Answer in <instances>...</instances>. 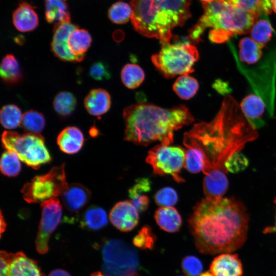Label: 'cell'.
Here are the masks:
<instances>
[{
    "label": "cell",
    "instance_id": "1",
    "mask_svg": "<svg viewBox=\"0 0 276 276\" xmlns=\"http://www.w3.org/2000/svg\"><path fill=\"white\" fill-rule=\"evenodd\" d=\"M257 136L256 128L244 116L240 105L227 96L212 121L196 124L184 134L183 144L202 153L205 159L202 172L206 175L213 170L226 172V160Z\"/></svg>",
    "mask_w": 276,
    "mask_h": 276
},
{
    "label": "cell",
    "instance_id": "2",
    "mask_svg": "<svg viewBox=\"0 0 276 276\" xmlns=\"http://www.w3.org/2000/svg\"><path fill=\"white\" fill-rule=\"evenodd\" d=\"M248 221L244 205L233 197L202 200L188 220L196 248L205 255L232 252L241 247L247 238Z\"/></svg>",
    "mask_w": 276,
    "mask_h": 276
},
{
    "label": "cell",
    "instance_id": "3",
    "mask_svg": "<svg viewBox=\"0 0 276 276\" xmlns=\"http://www.w3.org/2000/svg\"><path fill=\"white\" fill-rule=\"evenodd\" d=\"M123 116L125 140L141 145L157 141L170 145L174 132L194 120L185 105L165 108L150 103H138L126 107Z\"/></svg>",
    "mask_w": 276,
    "mask_h": 276
},
{
    "label": "cell",
    "instance_id": "4",
    "mask_svg": "<svg viewBox=\"0 0 276 276\" xmlns=\"http://www.w3.org/2000/svg\"><path fill=\"white\" fill-rule=\"evenodd\" d=\"M192 0H131V20L141 35L169 42L172 31L191 17Z\"/></svg>",
    "mask_w": 276,
    "mask_h": 276
},
{
    "label": "cell",
    "instance_id": "5",
    "mask_svg": "<svg viewBox=\"0 0 276 276\" xmlns=\"http://www.w3.org/2000/svg\"><path fill=\"white\" fill-rule=\"evenodd\" d=\"M204 13L189 31L188 39L192 43L200 41L208 28L210 40L222 43L232 37L248 33L259 15L235 7L223 0L202 3Z\"/></svg>",
    "mask_w": 276,
    "mask_h": 276
},
{
    "label": "cell",
    "instance_id": "6",
    "mask_svg": "<svg viewBox=\"0 0 276 276\" xmlns=\"http://www.w3.org/2000/svg\"><path fill=\"white\" fill-rule=\"evenodd\" d=\"M188 41L162 42L159 51L151 57L153 64L166 78L189 75L194 71L199 54L195 46Z\"/></svg>",
    "mask_w": 276,
    "mask_h": 276
},
{
    "label": "cell",
    "instance_id": "7",
    "mask_svg": "<svg viewBox=\"0 0 276 276\" xmlns=\"http://www.w3.org/2000/svg\"><path fill=\"white\" fill-rule=\"evenodd\" d=\"M2 142L4 148L15 152L20 160L34 169L51 161L44 139L40 133L20 135L15 131H5Z\"/></svg>",
    "mask_w": 276,
    "mask_h": 276
},
{
    "label": "cell",
    "instance_id": "8",
    "mask_svg": "<svg viewBox=\"0 0 276 276\" xmlns=\"http://www.w3.org/2000/svg\"><path fill=\"white\" fill-rule=\"evenodd\" d=\"M102 270L107 276H137L140 264L136 250L117 239L105 240L102 246Z\"/></svg>",
    "mask_w": 276,
    "mask_h": 276
},
{
    "label": "cell",
    "instance_id": "9",
    "mask_svg": "<svg viewBox=\"0 0 276 276\" xmlns=\"http://www.w3.org/2000/svg\"><path fill=\"white\" fill-rule=\"evenodd\" d=\"M68 187L62 164L52 168L44 175L34 177L25 184L21 192L28 203H42L61 196Z\"/></svg>",
    "mask_w": 276,
    "mask_h": 276
},
{
    "label": "cell",
    "instance_id": "10",
    "mask_svg": "<svg viewBox=\"0 0 276 276\" xmlns=\"http://www.w3.org/2000/svg\"><path fill=\"white\" fill-rule=\"evenodd\" d=\"M185 154L186 151L181 147L160 144L149 151L146 162L156 174L170 175L181 182L184 181L180 171L185 165Z\"/></svg>",
    "mask_w": 276,
    "mask_h": 276
},
{
    "label": "cell",
    "instance_id": "11",
    "mask_svg": "<svg viewBox=\"0 0 276 276\" xmlns=\"http://www.w3.org/2000/svg\"><path fill=\"white\" fill-rule=\"evenodd\" d=\"M41 216L35 241L36 248L40 254L49 250L48 243L62 217V205L59 199L53 198L41 203Z\"/></svg>",
    "mask_w": 276,
    "mask_h": 276
},
{
    "label": "cell",
    "instance_id": "12",
    "mask_svg": "<svg viewBox=\"0 0 276 276\" xmlns=\"http://www.w3.org/2000/svg\"><path fill=\"white\" fill-rule=\"evenodd\" d=\"M138 211L128 200L116 203L109 213V219L117 229L122 232H129L138 224Z\"/></svg>",
    "mask_w": 276,
    "mask_h": 276
},
{
    "label": "cell",
    "instance_id": "13",
    "mask_svg": "<svg viewBox=\"0 0 276 276\" xmlns=\"http://www.w3.org/2000/svg\"><path fill=\"white\" fill-rule=\"evenodd\" d=\"M78 28V26L71 22L55 24L51 49L54 55L59 59L64 61L77 62L69 51L67 40L70 33Z\"/></svg>",
    "mask_w": 276,
    "mask_h": 276
},
{
    "label": "cell",
    "instance_id": "14",
    "mask_svg": "<svg viewBox=\"0 0 276 276\" xmlns=\"http://www.w3.org/2000/svg\"><path fill=\"white\" fill-rule=\"evenodd\" d=\"M213 276H242L243 267L237 254L222 253L216 257L210 265Z\"/></svg>",
    "mask_w": 276,
    "mask_h": 276
},
{
    "label": "cell",
    "instance_id": "15",
    "mask_svg": "<svg viewBox=\"0 0 276 276\" xmlns=\"http://www.w3.org/2000/svg\"><path fill=\"white\" fill-rule=\"evenodd\" d=\"M61 196L65 209L71 213H77L89 201L91 192L82 185L74 183L68 186Z\"/></svg>",
    "mask_w": 276,
    "mask_h": 276
},
{
    "label": "cell",
    "instance_id": "16",
    "mask_svg": "<svg viewBox=\"0 0 276 276\" xmlns=\"http://www.w3.org/2000/svg\"><path fill=\"white\" fill-rule=\"evenodd\" d=\"M228 187V181L225 172L213 170L205 175L203 188L205 198L216 200L222 198Z\"/></svg>",
    "mask_w": 276,
    "mask_h": 276
},
{
    "label": "cell",
    "instance_id": "17",
    "mask_svg": "<svg viewBox=\"0 0 276 276\" xmlns=\"http://www.w3.org/2000/svg\"><path fill=\"white\" fill-rule=\"evenodd\" d=\"M9 273V276H43L37 263L22 251L11 254Z\"/></svg>",
    "mask_w": 276,
    "mask_h": 276
},
{
    "label": "cell",
    "instance_id": "18",
    "mask_svg": "<svg viewBox=\"0 0 276 276\" xmlns=\"http://www.w3.org/2000/svg\"><path fill=\"white\" fill-rule=\"evenodd\" d=\"M12 21L15 28L21 32L34 30L39 23L38 15L33 7L26 2L20 3L14 10Z\"/></svg>",
    "mask_w": 276,
    "mask_h": 276
},
{
    "label": "cell",
    "instance_id": "19",
    "mask_svg": "<svg viewBox=\"0 0 276 276\" xmlns=\"http://www.w3.org/2000/svg\"><path fill=\"white\" fill-rule=\"evenodd\" d=\"M240 106L244 116L256 128L263 125L261 118L264 112L266 102L261 96L250 94L243 99Z\"/></svg>",
    "mask_w": 276,
    "mask_h": 276
},
{
    "label": "cell",
    "instance_id": "20",
    "mask_svg": "<svg viewBox=\"0 0 276 276\" xmlns=\"http://www.w3.org/2000/svg\"><path fill=\"white\" fill-rule=\"evenodd\" d=\"M84 136L82 131L74 126L67 127L58 134L57 143L60 149L67 154H75L82 148Z\"/></svg>",
    "mask_w": 276,
    "mask_h": 276
},
{
    "label": "cell",
    "instance_id": "21",
    "mask_svg": "<svg viewBox=\"0 0 276 276\" xmlns=\"http://www.w3.org/2000/svg\"><path fill=\"white\" fill-rule=\"evenodd\" d=\"M84 105L90 114L95 116H101L107 112L110 108V96L105 89H93L85 97Z\"/></svg>",
    "mask_w": 276,
    "mask_h": 276
},
{
    "label": "cell",
    "instance_id": "22",
    "mask_svg": "<svg viewBox=\"0 0 276 276\" xmlns=\"http://www.w3.org/2000/svg\"><path fill=\"white\" fill-rule=\"evenodd\" d=\"M91 40L90 34L85 29L78 28L70 33L67 45L77 62H80L84 58L85 53L91 45Z\"/></svg>",
    "mask_w": 276,
    "mask_h": 276
},
{
    "label": "cell",
    "instance_id": "23",
    "mask_svg": "<svg viewBox=\"0 0 276 276\" xmlns=\"http://www.w3.org/2000/svg\"><path fill=\"white\" fill-rule=\"evenodd\" d=\"M154 218L160 228L169 233L178 231L182 223L180 214L172 206L158 208L155 213Z\"/></svg>",
    "mask_w": 276,
    "mask_h": 276
},
{
    "label": "cell",
    "instance_id": "24",
    "mask_svg": "<svg viewBox=\"0 0 276 276\" xmlns=\"http://www.w3.org/2000/svg\"><path fill=\"white\" fill-rule=\"evenodd\" d=\"M107 223V215L105 211L95 205L87 208L82 213L80 221V226L89 231L99 230Z\"/></svg>",
    "mask_w": 276,
    "mask_h": 276
},
{
    "label": "cell",
    "instance_id": "25",
    "mask_svg": "<svg viewBox=\"0 0 276 276\" xmlns=\"http://www.w3.org/2000/svg\"><path fill=\"white\" fill-rule=\"evenodd\" d=\"M45 18L49 23L71 22L66 0H44Z\"/></svg>",
    "mask_w": 276,
    "mask_h": 276
},
{
    "label": "cell",
    "instance_id": "26",
    "mask_svg": "<svg viewBox=\"0 0 276 276\" xmlns=\"http://www.w3.org/2000/svg\"><path fill=\"white\" fill-rule=\"evenodd\" d=\"M0 75L2 80L7 84H15L20 81L22 73L19 63L12 54H7L2 59Z\"/></svg>",
    "mask_w": 276,
    "mask_h": 276
},
{
    "label": "cell",
    "instance_id": "27",
    "mask_svg": "<svg viewBox=\"0 0 276 276\" xmlns=\"http://www.w3.org/2000/svg\"><path fill=\"white\" fill-rule=\"evenodd\" d=\"M260 18L254 23L250 31L251 38L263 47L270 40L273 29L267 17L262 13Z\"/></svg>",
    "mask_w": 276,
    "mask_h": 276
},
{
    "label": "cell",
    "instance_id": "28",
    "mask_svg": "<svg viewBox=\"0 0 276 276\" xmlns=\"http://www.w3.org/2000/svg\"><path fill=\"white\" fill-rule=\"evenodd\" d=\"M239 47L240 59L246 63H255L262 56V49L263 47L251 38H242L240 40Z\"/></svg>",
    "mask_w": 276,
    "mask_h": 276
},
{
    "label": "cell",
    "instance_id": "29",
    "mask_svg": "<svg viewBox=\"0 0 276 276\" xmlns=\"http://www.w3.org/2000/svg\"><path fill=\"white\" fill-rule=\"evenodd\" d=\"M199 87L197 80L189 75L179 76L173 85V89L181 99L188 100L193 97Z\"/></svg>",
    "mask_w": 276,
    "mask_h": 276
},
{
    "label": "cell",
    "instance_id": "30",
    "mask_svg": "<svg viewBox=\"0 0 276 276\" xmlns=\"http://www.w3.org/2000/svg\"><path fill=\"white\" fill-rule=\"evenodd\" d=\"M121 77L123 83L126 87L134 89L139 87L143 82L145 74L139 65L127 64L122 68Z\"/></svg>",
    "mask_w": 276,
    "mask_h": 276
},
{
    "label": "cell",
    "instance_id": "31",
    "mask_svg": "<svg viewBox=\"0 0 276 276\" xmlns=\"http://www.w3.org/2000/svg\"><path fill=\"white\" fill-rule=\"evenodd\" d=\"M53 107L60 116L66 117L75 109L77 100L75 96L68 91H60L54 98Z\"/></svg>",
    "mask_w": 276,
    "mask_h": 276
},
{
    "label": "cell",
    "instance_id": "32",
    "mask_svg": "<svg viewBox=\"0 0 276 276\" xmlns=\"http://www.w3.org/2000/svg\"><path fill=\"white\" fill-rule=\"evenodd\" d=\"M20 125L27 133H39L44 128L45 120L41 113L30 110L22 114Z\"/></svg>",
    "mask_w": 276,
    "mask_h": 276
},
{
    "label": "cell",
    "instance_id": "33",
    "mask_svg": "<svg viewBox=\"0 0 276 276\" xmlns=\"http://www.w3.org/2000/svg\"><path fill=\"white\" fill-rule=\"evenodd\" d=\"M22 114L19 108L14 104L4 106L1 110L0 119L2 125L6 129L17 128L21 124Z\"/></svg>",
    "mask_w": 276,
    "mask_h": 276
},
{
    "label": "cell",
    "instance_id": "34",
    "mask_svg": "<svg viewBox=\"0 0 276 276\" xmlns=\"http://www.w3.org/2000/svg\"><path fill=\"white\" fill-rule=\"evenodd\" d=\"M17 155L14 152L6 150L2 155L0 162L1 171L8 177L17 176L21 170V163Z\"/></svg>",
    "mask_w": 276,
    "mask_h": 276
},
{
    "label": "cell",
    "instance_id": "35",
    "mask_svg": "<svg viewBox=\"0 0 276 276\" xmlns=\"http://www.w3.org/2000/svg\"><path fill=\"white\" fill-rule=\"evenodd\" d=\"M132 9L129 4L122 2L113 4L109 9L108 16L111 22L123 24L131 18Z\"/></svg>",
    "mask_w": 276,
    "mask_h": 276
},
{
    "label": "cell",
    "instance_id": "36",
    "mask_svg": "<svg viewBox=\"0 0 276 276\" xmlns=\"http://www.w3.org/2000/svg\"><path fill=\"white\" fill-rule=\"evenodd\" d=\"M155 240V235L153 234L151 227L144 226L134 237L133 244L142 249H152L154 247Z\"/></svg>",
    "mask_w": 276,
    "mask_h": 276
},
{
    "label": "cell",
    "instance_id": "37",
    "mask_svg": "<svg viewBox=\"0 0 276 276\" xmlns=\"http://www.w3.org/2000/svg\"><path fill=\"white\" fill-rule=\"evenodd\" d=\"M249 164L248 159L240 151L232 154L225 162L224 168L226 172L238 173L245 170Z\"/></svg>",
    "mask_w": 276,
    "mask_h": 276
},
{
    "label": "cell",
    "instance_id": "38",
    "mask_svg": "<svg viewBox=\"0 0 276 276\" xmlns=\"http://www.w3.org/2000/svg\"><path fill=\"white\" fill-rule=\"evenodd\" d=\"M154 199L157 205L162 207H169L176 203L178 196L174 189L170 187H165L156 193Z\"/></svg>",
    "mask_w": 276,
    "mask_h": 276
},
{
    "label": "cell",
    "instance_id": "39",
    "mask_svg": "<svg viewBox=\"0 0 276 276\" xmlns=\"http://www.w3.org/2000/svg\"><path fill=\"white\" fill-rule=\"evenodd\" d=\"M181 266L183 272L188 276H198L203 269L201 261L194 256L185 257L182 260Z\"/></svg>",
    "mask_w": 276,
    "mask_h": 276
},
{
    "label": "cell",
    "instance_id": "40",
    "mask_svg": "<svg viewBox=\"0 0 276 276\" xmlns=\"http://www.w3.org/2000/svg\"><path fill=\"white\" fill-rule=\"evenodd\" d=\"M228 4L260 15L263 13L261 0H223Z\"/></svg>",
    "mask_w": 276,
    "mask_h": 276
},
{
    "label": "cell",
    "instance_id": "41",
    "mask_svg": "<svg viewBox=\"0 0 276 276\" xmlns=\"http://www.w3.org/2000/svg\"><path fill=\"white\" fill-rule=\"evenodd\" d=\"M88 74L90 77L97 81L107 80L111 77L108 67L102 61L94 63L89 68Z\"/></svg>",
    "mask_w": 276,
    "mask_h": 276
},
{
    "label": "cell",
    "instance_id": "42",
    "mask_svg": "<svg viewBox=\"0 0 276 276\" xmlns=\"http://www.w3.org/2000/svg\"><path fill=\"white\" fill-rule=\"evenodd\" d=\"M151 182L148 178H140L136 180L135 183L129 189L128 194L131 199L139 195H145L144 193L151 190Z\"/></svg>",
    "mask_w": 276,
    "mask_h": 276
},
{
    "label": "cell",
    "instance_id": "43",
    "mask_svg": "<svg viewBox=\"0 0 276 276\" xmlns=\"http://www.w3.org/2000/svg\"><path fill=\"white\" fill-rule=\"evenodd\" d=\"M130 202L138 212H143L145 211L149 206V198L146 195H142L131 199Z\"/></svg>",
    "mask_w": 276,
    "mask_h": 276
},
{
    "label": "cell",
    "instance_id": "44",
    "mask_svg": "<svg viewBox=\"0 0 276 276\" xmlns=\"http://www.w3.org/2000/svg\"><path fill=\"white\" fill-rule=\"evenodd\" d=\"M11 253L1 250L0 253V276H9V264L11 257Z\"/></svg>",
    "mask_w": 276,
    "mask_h": 276
},
{
    "label": "cell",
    "instance_id": "45",
    "mask_svg": "<svg viewBox=\"0 0 276 276\" xmlns=\"http://www.w3.org/2000/svg\"><path fill=\"white\" fill-rule=\"evenodd\" d=\"M261 4L263 13L266 15L271 13L272 11V0H261Z\"/></svg>",
    "mask_w": 276,
    "mask_h": 276
},
{
    "label": "cell",
    "instance_id": "46",
    "mask_svg": "<svg viewBox=\"0 0 276 276\" xmlns=\"http://www.w3.org/2000/svg\"><path fill=\"white\" fill-rule=\"evenodd\" d=\"M48 276H71V275L64 270L57 269L52 271Z\"/></svg>",
    "mask_w": 276,
    "mask_h": 276
},
{
    "label": "cell",
    "instance_id": "47",
    "mask_svg": "<svg viewBox=\"0 0 276 276\" xmlns=\"http://www.w3.org/2000/svg\"><path fill=\"white\" fill-rule=\"evenodd\" d=\"M274 203L275 204L276 206V198L274 200ZM264 233H270L272 232H276V215H275V224L273 226L267 227L265 228L264 230Z\"/></svg>",
    "mask_w": 276,
    "mask_h": 276
},
{
    "label": "cell",
    "instance_id": "48",
    "mask_svg": "<svg viewBox=\"0 0 276 276\" xmlns=\"http://www.w3.org/2000/svg\"><path fill=\"white\" fill-rule=\"evenodd\" d=\"M6 227V223L5 221V219L3 216V214L1 213V234L4 232L5 228Z\"/></svg>",
    "mask_w": 276,
    "mask_h": 276
},
{
    "label": "cell",
    "instance_id": "49",
    "mask_svg": "<svg viewBox=\"0 0 276 276\" xmlns=\"http://www.w3.org/2000/svg\"><path fill=\"white\" fill-rule=\"evenodd\" d=\"M90 276H107V275L103 274L100 271H96L91 273Z\"/></svg>",
    "mask_w": 276,
    "mask_h": 276
},
{
    "label": "cell",
    "instance_id": "50",
    "mask_svg": "<svg viewBox=\"0 0 276 276\" xmlns=\"http://www.w3.org/2000/svg\"><path fill=\"white\" fill-rule=\"evenodd\" d=\"M199 276H213L211 272L206 271L202 273H201Z\"/></svg>",
    "mask_w": 276,
    "mask_h": 276
},
{
    "label": "cell",
    "instance_id": "51",
    "mask_svg": "<svg viewBox=\"0 0 276 276\" xmlns=\"http://www.w3.org/2000/svg\"><path fill=\"white\" fill-rule=\"evenodd\" d=\"M272 10L276 13V0H272Z\"/></svg>",
    "mask_w": 276,
    "mask_h": 276
},
{
    "label": "cell",
    "instance_id": "52",
    "mask_svg": "<svg viewBox=\"0 0 276 276\" xmlns=\"http://www.w3.org/2000/svg\"><path fill=\"white\" fill-rule=\"evenodd\" d=\"M200 1L202 2V3H211L216 0H200Z\"/></svg>",
    "mask_w": 276,
    "mask_h": 276
}]
</instances>
